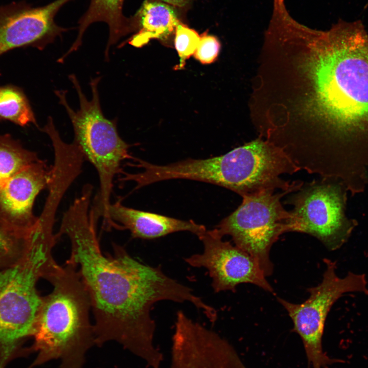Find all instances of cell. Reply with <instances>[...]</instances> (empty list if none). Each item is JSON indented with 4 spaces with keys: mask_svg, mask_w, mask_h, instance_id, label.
Instances as JSON below:
<instances>
[{
    "mask_svg": "<svg viewBox=\"0 0 368 368\" xmlns=\"http://www.w3.org/2000/svg\"><path fill=\"white\" fill-rule=\"evenodd\" d=\"M52 167L39 159L23 168L0 187V227L20 238H27L38 217L34 215L35 200L48 188Z\"/></svg>",
    "mask_w": 368,
    "mask_h": 368,
    "instance_id": "cell-11",
    "label": "cell"
},
{
    "mask_svg": "<svg viewBox=\"0 0 368 368\" xmlns=\"http://www.w3.org/2000/svg\"><path fill=\"white\" fill-rule=\"evenodd\" d=\"M124 0H90L87 10L78 21V35L72 46L58 60L62 63L81 45L83 36L93 23L104 22L108 26L109 37L105 58H109L110 48L123 36L137 30L134 17L127 18L123 13Z\"/></svg>",
    "mask_w": 368,
    "mask_h": 368,
    "instance_id": "cell-13",
    "label": "cell"
},
{
    "mask_svg": "<svg viewBox=\"0 0 368 368\" xmlns=\"http://www.w3.org/2000/svg\"><path fill=\"white\" fill-rule=\"evenodd\" d=\"M69 79L77 93L80 107L75 111L69 105L66 91L56 90L55 95L65 108L72 122L74 140L84 159L96 168L100 180V191L95 198V207L103 220L107 219L111 204L110 198L114 177L123 172L124 160L133 157L129 152V145L120 136L117 120L106 118L101 110L98 84L100 77L91 79L92 98L88 100L83 93L74 74Z\"/></svg>",
    "mask_w": 368,
    "mask_h": 368,
    "instance_id": "cell-5",
    "label": "cell"
},
{
    "mask_svg": "<svg viewBox=\"0 0 368 368\" xmlns=\"http://www.w3.org/2000/svg\"><path fill=\"white\" fill-rule=\"evenodd\" d=\"M220 50V43L215 36L203 33L195 52L194 57L202 64H210L214 62Z\"/></svg>",
    "mask_w": 368,
    "mask_h": 368,
    "instance_id": "cell-19",
    "label": "cell"
},
{
    "mask_svg": "<svg viewBox=\"0 0 368 368\" xmlns=\"http://www.w3.org/2000/svg\"><path fill=\"white\" fill-rule=\"evenodd\" d=\"M173 7H182L187 5L190 0H157Z\"/></svg>",
    "mask_w": 368,
    "mask_h": 368,
    "instance_id": "cell-20",
    "label": "cell"
},
{
    "mask_svg": "<svg viewBox=\"0 0 368 368\" xmlns=\"http://www.w3.org/2000/svg\"><path fill=\"white\" fill-rule=\"evenodd\" d=\"M200 36L194 30L180 22L175 31L174 45L180 58L179 64L176 70L183 68L186 61L195 52Z\"/></svg>",
    "mask_w": 368,
    "mask_h": 368,
    "instance_id": "cell-18",
    "label": "cell"
},
{
    "mask_svg": "<svg viewBox=\"0 0 368 368\" xmlns=\"http://www.w3.org/2000/svg\"><path fill=\"white\" fill-rule=\"evenodd\" d=\"M59 239L53 225L37 222L21 257L0 270V368L32 352L24 344L33 337L42 303L37 285L40 279L48 280L60 267L53 254Z\"/></svg>",
    "mask_w": 368,
    "mask_h": 368,
    "instance_id": "cell-3",
    "label": "cell"
},
{
    "mask_svg": "<svg viewBox=\"0 0 368 368\" xmlns=\"http://www.w3.org/2000/svg\"><path fill=\"white\" fill-rule=\"evenodd\" d=\"M90 202L85 194L76 198L57 233L70 239L67 261L77 266L88 292L95 344L115 341L150 368H160L163 355L154 344L156 324L151 315L154 305L162 301L188 302L200 310L207 305L160 266L137 261L120 245H113V255L103 254L97 232L99 217Z\"/></svg>",
    "mask_w": 368,
    "mask_h": 368,
    "instance_id": "cell-1",
    "label": "cell"
},
{
    "mask_svg": "<svg viewBox=\"0 0 368 368\" xmlns=\"http://www.w3.org/2000/svg\"><path fill=\"white\" fill-rule=\"evenodd\" d=\"M27 238H20L0 227V270L16 263L23 255Z\"/></svg>",
    "mask_w": 368,
    "mask_h": 368,
    "instance_id": "cell-17",
    "label": "cell"
},
{
    "mask_svg": "<svg viewBox=\"0 0 368 368\" xmlns=\"http://www.w3.org/2000/svg\"><path fill=\"white\" fill-rule=\"evenodd\" d=\"M285 203L293 206V232L317 238L330 250L339 248L345 237L342 203L336 187L324 180L303 183Z\"/></svg>",
    "mask_w": 368,
    "mask_h": 368,
    "instance_id": "cell-8",
    "label": "cell"
},
{
    "mask_svg": "<svg viewBox=\"0 0 368 368\" xmlns=\"http://www.w3.org/2000/svg\"><path fill=\"white\" fill-rule=\"evenodd\" d=\"M293 36L309 49L311 101L324 129L368 127V35L361 22L340 20L326 32L298 24Z\"/></svg>",
    "mask_w": 368,
    "mask_h": 368,
    "instance_id": "cell-2",
    "label": "cell"
},
{
    "mask_svg": "<svg viewBox=\"0 0 368 368\" xmlns=\"http://www.w3.org/2000/svg\"><path fill=\"white\" fill-rule=\"evenodd\" d=\"M290 193L267 191L244 196L238 208L216 227L222 237L230 236L236 246L253 257L266 277L273 270L271 246L280 235L293 231V215L281 201Z\"/></svg>",
    "mask_w": 368,
    "mask_h": 368,
    "instance_id": "cell-6",
    "label": "cell"
},
{
    "mask_svg": "<svg viewBox=\"0 0 368 368\" xmlns=\"http://www.w3.org/2000/svg\"><path fill=\"white\" fill-rule=\"evenodd\" d=\"M179 311H181V310L180 311V310H179ZM179 311H178V312H179ZM178 312H177V313ZM177 313H176V314H177Z\"/></svg>",
    "mask_w": 368,
    "mask_h": 368,
    "instance_id": "cell-22",
    "label": "cell"
},
{
    "mask_svg": "<svg viewBox=\"0 0 368 368\" xmlns=\"http://www.w3.org/2000/svg\"><path fill=\"white\" fill-rule=\"evenodd\" d=\"M241 368H247V367H246V366H243V367H241Z\"/></svg>",
    "mask_w": 368,
    "mask_h": 368,
    "instance_id": "cell-21",
    "label": "cell"
},
{
    "mask_svg": "<svg viewBox=\"0 0 368 368\" xmlns=\"http://www.w3.org/2000/svg\"><path fill=\"white\" fill-rule=\"evenodd\" d=\"M3 120L21 127L30 123L38 127L28 99L17 86H0V121Z\"/></svg>",
    "mask_w": 368,
    "mask_h": 368,
    "instance_id": "cell-15",
    "label": "cell"
},
{
    "mask_svg": "<svg viewBox=\"0 0 368 368\" xmlns=\"http://www.w3.org/2000/svg\"><path fill=\"white\" fill-rule=\"evenodd\" d=\"M72 0H55L34 7L25 1L0 6V55L10 50L32 47L43 50L68 29L59 26L55 17Z\"/></svg>",
    "mask_w": 368,
    "mask_h": 368,
    "instance_id": "cell-10",
    "label": "cell"
},
{
    "mask_svg": "<svg viewBox=\"0 0 368 368\" xmlns=\"http://www.w3.org/2000/svg\"><path fill=\"white\" fill-rule=\"evenodd\" d=\"M36 152L25 148L9 134H0V187L20 170L39 159Z\"/></svg>",
    "mask_w": 368,
    "mask_h": 368,
    "instance_id": "cell-16",
    "label": "cell"
},
{
    "mask_svg": "<svg viewBox=\"0 0 368 368\" xmlns=\"http://www.w3.org/2000/svg\"><path fill=\"white\" fill-rule=\"evenodd\" d=\"M222 237L216 228L206 230L198 237L203 244L202 252L185 258V262L192 267L207 269L216 293L234 292L236 286L242 283H251L273 292L257 261Z\"/></svg>",
    "mask_w": 368,
    "mask_h": 368,
    "instance_id": "cell-9",
    "label": "cell"
},
{
    "mask_svg": "<svg viewBox=\"0 0 368 368\" xmlns=\"http://www.w3.org/2000/svg\"><path fill=\"white\" fill-rule=\"evenodd\" d=\"M106 229L114 227L129 231L132 237L153 239L177 232L188 231L200 236L205 227L192 220H182L125 206L118 200L109 206L103 225Z\"/></svg>",
    "mask_w": 368,
    "mask_h": 368,
    "instance_id": "cell-12",
    "label": "cell"
},
{
    "mask_svg": "<svg viewBox=\"0 0 368 368\" xmlns=\"http://www.w3.org/2000/svg\"><path fill=\"white\" fill-rule=\"evenodd\" d=\"M134 17L138 31L128 43L137 48L152 39H168L180 22L173 6L157 0H146Z\"/></svg>",
    "mask_w": 368,
    "mask_h": 368,
    "instance_id": "cell-14",
    "label": "cell"
},
{
    "mask_svg": "<svg viewBox=\"0 0 368 368\" xmlns=\"http://www.w3.org/2000/svg\"><path fill=\"white\" fill-rule=\"evenodd\" d=\"M48 281L53 288L42 297L31 347L37 356L30 368L55 359L60 368H82L96 344L88 292L77 266L67 261Z\"/></svg>",
    "mask_w": 368,
    "mask_h": 368,
    "instance_id": "cell-4",
    "label": "cell"
},
{
    "mask_svg": "<svg viewBox=\"0 0 368 368\" xmlns=\"http://www.w3.org/2000/svg\"><path fill=\"white\" fill-rule=\"evenodd\" d=\"M326 269L320 284L307 289L310 296L301 304L278 297L291 318L294 330L302 338L309 363L312 368H323L332 360L323 352L321 339L325 320L335 302L344 293L368 294L364 274L349 272L344 278L336 272V263L324 259Z\"/></svg>",
    "mask_w": 368,
    "mask_h": 368,
    "instance_id": "cell-7",
    "label": "cell"
}]
</instances>
